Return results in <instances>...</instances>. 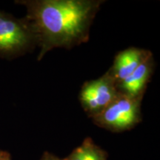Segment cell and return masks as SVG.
Masks as SVG:
<instances>
[{"mask_svg":"<svg viewBox=\"0 0 160 160\" xmlns=\"http://www.w3.org/2000/svg\"><path fill=\"white\" fill-rule=\"evenodd\" d=\"M102 0H31L25 22L40 48L38 60L56 48H71L86 42Z\"/></svg>","mask_w":160,"mask_h":160,"instance_id":"obj_1","label":"cell"},{"mask_svg":"<svg viewBox=\"0 0 160 160\" xmlns=\"http://www.w3.org/2000/svg\"><path fill=\"white\" fill-rule=\"evenodd\" d=\"M141 98L119 95L101 113L93 117V122L113 132L128 131L141 121Z\"/></svg>","mask_w":160,"mask_h":160,"instance_id":"obj_2","label":"cell"},{"mask_svg":"<svg viewBox=\"0 0 160 160\" xmlns=\"http://www.w3.org/2000/svg\"><path fill=\"white\" fill-rule=\"evenodd\" d=\"M33 45L34 37L25 20L21 21L0 11V55L19 54Z\"/></svg>","mask_w":160,"mask_h":160,"instance_id":"obj_3","label":"cell"},{"mask_svg":"<svg viewBox=\"0 0 160 160\" xmlns=\"http://www.w3.org/2000/svg\"><path fill=\"white\" fill-rule=\"evenodd\" d=\"M118 95L117 84L107 71L99 79L84 84L79 100L85 111L93 118L105 109Z\"/></svg>","mask_w":160,"mask_h":160,"instance_id":"obj_4","label":"cell"},{"mask_svg":"<svg viewBox=\"0 0 160 160\" xmlns=\"http://www.w3.org/2000/svg\"><path fill=\"white\" fill-rule=\"evenodd\" d=\"M151 56L152 53L148 50L137 48L125 49L116 56L113 65L108 72L118 84L131 75Z\"/></svg>","mask_w":160,"mask_h":160,"instance_id":"obj_5","label":"cell"},{"mask_svg":"<svg viewBox=\"0 0 160 160\" xmlns=\"http://www.w3.org/2000/svg\"><path fill=\"white\" fill-rule=\"evenodd\" d=\"M153 69V59L151 56L131 75L117 84L119 93L133 98H142Z\"/></svg>","mask_w":160,"mask_h":160,"instance_id":"obj_6","label":"cell"},{"mask_svg":"<svg viewBox=\"0 0 160 160\" xmlns=\"http://www.w3.org/2000/svg\"><path fill=\"white\" fill-rule=\"evenodd\" d=\"M66 160H108L107 154L91 138H86Z\"/></svg>","mask_w":160,"mask_h":160,"instance_id":"obj_7","label":"cell"},{"mask_svg":"<svg viewBox=\"0 0 160 160\" xmlns=\"http://www.w3.org/2000/svg\"><path fill=\"white\" fill-rule=\"evenodd\" d=\"M40 160H66V159L65 158V159H61V158L56 157V156L49 153V152L45 151L44 152L42 157Z\"/></svg>","mask_w":160,"mask_h":160,"instance_id":"obj_8","label":"cell"},{"mask_svg":"<svg viewBox=\"0 0 160 160\" xmlns=\"http://www.w3.org/2000/svg\"><path fill=\"white\" fill-rule=\"evenodd\" d=\"M0 160H11V157L8 153L5 151H2L0 155Z\"/></svg>","mask_w":160,"mask_h":160,"instance_id":"obj_9","label":"cell"},{"mask_svg":"<svg viewBox=\"0 0 160 160\" xmlns=\"http://www.w3.org/2000/svg\"><path fill=\"white\" fill-rule=\"evenodd\" d=\"M1 153H2V151H0V155H1Z\"/></svg>","mask_w":160,"mask_h":160,"instance_id":"obj_10","label":"cell"}]
</instances>
